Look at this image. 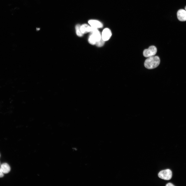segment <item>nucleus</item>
<instances>
[{
	"label": "nucleus",
	"instance_id": "obj_15",
	"mask_svg": "<svg viewBox=\"0 0 186 186\" xmlns=\"http://www.w3.org/2000/svg\"><path fill=\"white\" fill-rule=\"evenodd\" d=\"M185 10L186 11V6L185 7Z\"/></svg>",
	"mask_w": 186,
	"mask_h": 186
},
{
	"label": "nucleus",
	"instance_id": "obj_13",
	"mask_svg": "<svg viewBox=\"0 0 186 186\" xmlns=\"http://www.w3.org/2000/svg\"><path fill=\"white\" fill-rule=\"evenodd\" d=\"M166 186H174L173 184L172 183H168L166 185Z\"/></svg>",
	"mask_w": 186,
	"mask_h": 186
},
{
	"label": "nucleus",
	"instance_id": "obj_1",
	"mask_svg": "<svg viewBox=\"0 0 186 186\" xmlns=\"http://www.w3.org/2000/svg\"><path fill=\"white\" fill-rule=\"evenodd\" d=\"M160 62V59L157 56H153L148 57L145 61L144 65L147 68L151 69L158 66Z\"/></svg>",
	"mask_w": 186,
	"mask_h": 186
},
{
	"label": "nucleus",
	"instance_id": "obj_8",
	"mask_svg": "<svg viewBox=\"0 0 186 186\" xmlns=\"http://www.w3.org/2000/svg\"><path fill=\"white\" fill-rule=\"evenodd\" d=\"M80 29L83 34H85L90 32L91 27L86 24H84L81 26Z\"/></svg>",
	"mask_w": 186,
	"mask_h": 186
},
{
	"label": "nucleus",
	"instance_id": "obj_7",
	"mask_svg": "<svg viewBox=\"0 0 186 186\" xmlns=\"http://www.w3.org/2000/svg\"><path fill=\"white\" fill-rule=\"evenodd\" d=\"M0 168L4 174L8 173L11 169L10 166L7 163H3L1 165Z\"/></svg>",
	"mask_w": 186,
	"mask_h": 186
},
{
	"label": "nucleus",
	"instance_id": "obj_4",
	"mask_svg": "<svg viewBox=\"0 0 186 186\" xmlns=\"http://www.w3.org/2000/svg\"><path fill=\"white\" fill-rule=\"evenodd\" d=\"M112 35V33L110 29L108 28L104 29L103 30L102 38L105 41L109 40Z\"/></svg>",
	"mask_w": 186,
	"mask_h": 186
},
{
	"label": "nucleus",
	"instance_id": "obj_5",
	"mask_svg": "<svg viewBox=\"0 0 186 186\" xmlns=\"http://www.w3.org/2000/svg\"><path fill=\"white\" fill-rule=\"evenodd\" d=\"M177 16L178 20L181 21H186V11L183 9L179 10L177 12Z\"/></svg>",
	"mask_w": 186,
	"mask_h": 186
},
{
	"label": "nucleus",
	"instance_id": "obj_14",
	"mask_svg": "<svg viewBox=\"0 0 186 186\" xmlns=\"http://www.w3.org/2000/svg\"><path fill=\"white\" fill-rule=\"evenodd\" d=\"M40 29L39 28H37V30H40Z\"/></svg>",
	"mask_w": 186,
	"mask_h": 186
},
{
	"label": "nucleus",
	"instance_id": "obj_6",
	"mask_svg": "<svg viewBox=\"0 0 186 186\" xmlns=\"http://www.w3.org/2000/svg\"><path fill=\"white\" fill-rule=\"evenodd\" d=\"M88 23L91 27L97 28H101L103 26V25L102 23L96 20H90L89 21Z\"/></svg>",
	"mask_w": 186,
	"mask_h": 186
},
{
	"label": "nucleus",
	"instance_id": "obj_3",
	"mask_svg": "<svg viewBox=\"0 0 186 186\" xmlns=\"http://www.w3.org/2000/svg\"><path fill=\"white\" fill-rule=\"evenodd\" d=\"M157 49L154 46H151L148 49H145L143 52V55L144 57L148 58L154 55L157 52Z\"/></svg>",
	"mask_w": 186,
	"mask_h": 186
},
{
	"label": "nucleus",
	"instance_id": "obj_9",
	"mask_svg": "<svg viewBox=\"0 0 186 186\" xmlns=\"http://www.w3.org/2000/svg\"><path fill=\"white\" fill-rule=\"evenodd\" d=\"M81 26L80 24H78L76 25L75 27L76 34L78 36L80 37L82 36L83 34L81 32Z\"/></svg>",
	"mask_w": 186,
	"mask_h": 186
},
{
	"label": "nucleus",
	"instance_id": "obj_12",
	"mask_svg": "<svg viewBox=\"0 0 186 186\" xmlns=\"http://www.w3.org/2000/svg\"><path fill=\"white\" fill-rule=\"evenodd\" d=\"M4 174L0 168V177H3L4 176Z\"/></svg>",
	"mask_w": 186,
	"mask_h": 186
},
{
	"label": "nucleus",
	"instance_id": "obj_10",
	"mask_svg": "<svg viewBox=\"0 0 186 186\" xmlns=\"http://www.w3.org/2000/svg\"><path fill=\"white\" fill-rule=\"evenodd\" d=\"M88 42L91 44L94 45L96 44V42L93 38L91 34L89 36L88 39Z\"/></svg>",
	"mask_w": 186,
	"mask_h": 186
},
{
	"label": "nucleus",
	"instance_id": "obj_11",
	"mask_svg": "<svg viewBox=\"0 0 186 186\" xmlns=\"http://www.w3.org/2000/svg\"><path fill=\"white\" fill-rule=\"evenodd\" d=\"M105 41L101 38L99 41L96 42V44L97 47H100L103 45Z\"/></svg>",
	"mask_w": 186,
	"mask_h": 186
},
{
	"label": "nucleus",
	"instance_id": "obj_16",
	"mask_svg": "<svg viewBox=\"0 0 186 186\" xmlns=\"http://www.w3.org/2000/svg\"></svg>",
	"mask_w": 186,
	"mask_h": 186
},
{
	"label": "nucleus",
	"instance_id": "obj_2",
	"mask_svg": "<svg viewBox=\"0 0 186 186\" xmlns=\"http://www.w3.org/2000/svg\"><path fill=\"white\" fill-rule=\"evenodd\" d=\"M158 176L160 178L165 180L171 179L172 176V172L169 169H166L161 171L158 174Z\"/></svg>",
	"mask_w": 186,
	"mask_h": 186
}]
</instances>
